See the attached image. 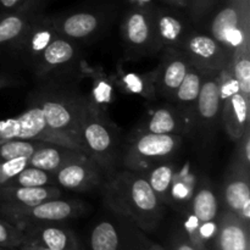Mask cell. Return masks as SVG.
Here are the masks:
<instances>
[{"label": "cell", "mask_w": 250, "mask_h": 250, "mask_svg": "<svg viewBox=\"0 0 250 250\" xmlns=\"http://www.w3.org/2000/svg\"><path fill=\"white\" fill-rule=\"evenodd\" d=\"M192 211L200 225L214 221L219 212V202L214 190L208 187L199 188L193 197Z\"/></svg>", "instance_id": "4316f807"}, {"label": "cell", "mask_w": 250, "mask_h": 250, "mask_svg": "<svg viewBox=\"0 0 250 250\" xmlns=\"http://www.w3.org/2000/svg\"><path fill=\"white\" fill-rule=\"evenodd\" d=\"M82 205L78 202L60 200L59 198L49 199L28 208L0 210V216L23 229L28 224L36 222H59L65 221L80 214Z\"/></svg>", "instance_id": "52a82bcc"}, {"label": "cell", "mask_w": 250, "mask_h": 250, "mask_svg": "<svg viewBox=\"0 0 250 250\" xmlns=\"http://www.w3.org/2000/svg\"><path fill=\"white\" fill-rule=\"evenodd\" d=\"M39 106L42 107L46 126L51 131L73 141L83 150L80 139V129L88 105L80 104L70 99L46 98Z\"/></svg>", "instance_id": "5b68a950"}, {"label": "cell", "mask_w": 250, "mask_h": 250, "mask_svg": "<svg viewBox=\"0 0 250 250\" xmlns=\"http://www.w3.org/2000/svg\"><path fill=\"white\" fill-rule=\"evenodd\" d=\"M189 66L185 54L176 49H170L155 75H153L155 94L159 93L168 99H175L176 90L182 83Z\"/></svg>", "instance_id": "8fae6325"}, {"label": "cell", "mask_w": 250, "mask_h": 250, "mask_svg": "<svg viewBox=\"0 0 250 250\" xmlns=\"http://www.w3.org/2000/svg\"><path fill=\"white\" fill-rule=\"evenodd\" d=\"M55 24L45 19H36L32 21L31 27L22 41L17 53H23L31 61H38L42 51L45 46L56 38Z\"/></svg>", "instance_id": "ac0fdd59"}, {"label": "cell", "mask_w": 250, "mask_h": 250, "mask_svg": "<svg viewBox=\"0 0 250 250\" xmlns=\"http://www.w3.org/2000/svg\"><path fill=\"white\" fill-rule=\"evenodd\" d=\"M216 229H217V226L214 221L205 222V224H202L199 226L198 233H199L200 239H209L214 236Z\"/></svg>", "instance_id": "8d00e7d4"}, {"label": "cell", "mask_w": 250, "mask_h": 250, "mask_svg": "<svg viewBox=\"0 0 250 250\" xmlns=\"http://www.w3.org/2000/svg\"><path fill=\"white\" fill-rule=\"evenodd\" d=\"M250 42L247 41L234 50L231 63L233 66V78L238 92L250 100Z\"/></svg>", "instance_id": "d4e9b609"}, {"label": "cell", "mask_w": 250, "mask_h": 250, "mask_svg": "<svg viewBox=\"0 0 250 250\" xmlns=\"http://www.w3.org/2000/svg\"><path fill=\"white\" fill-rule=\"evenodd\" d=\"M105 202L117 214L129 217L141 227L149 229L160 217V200L146 176L137 171H120L105 186Z\"/></svg>", "instance_id": "6da1fadb"}, {"label": "cell", "mask_w": 250, "mask_h": 250, "mask_svg": "<svg viewBox=\"0 0 250 250\" xmlns=\"http://www.w3.org/2000/svg\"><path fill=\"white\" fill-rule=\"evenodd\" d=\"M224 200L229 211H232L248 224L250 219V188L247 168L239 166L236 172L229 176L224 187Z\"/></svg>", "instance_id": "2e32d148"}, {"label": "cell", "mask_w": 250, "mask_h": 250, "mask_svg": "<svg viewBox=\"0 0 250 250\" xmlns=\"http://www.w3.org/2000/svg\"><path fill=\"white\" fill-rule=\"evenodd\" d=\"M29 158H17L0 163V187L6 185L17 173L28 166Z\"/></svg>", "instance_id": "836d02e7"}, {"label": "cell", "mask_w": 250, "mask_h": 250, "mask_svg": "<svg viewBox=\"0 0 250 250\" xmlns=\"http://www.w3.org/2000/svg\"><path fill=\"white\" fill-rule=\"evenodd\" d=\"M222 102L221 119L227 133L233 141H239L244 136L248 126L249 100L238 92L236 81L232 77L221 84Z\"/></svg>", "instance_id": "30bf717a"}, {"label": "cell", "mask_w": 250, "mask_h": 250, "mask_svg": "<svg viewBox=\"0 0 250 250\" xmlns=\"http://www.w3.org/2000/svg\"><path fill=\"white\" fill-rule=\"evenodd\" d=\"M33 10L34 7L7 11L0 16V54L17 53L34 20Z\"/></svg>", "instance_id": "4fadbf2b"}, {"label": "cell", "mask_w": 250, "mask_h": 250, "mask_svg": "<svg viewBox=\"0 0 250 250\" xmlns=\"http://www.w3.org/2000/svg\"><path fill=\"white\" fill-rule=\"evenodd\" d=\"M46 142L29 139H11L0 143V163L17 158H29Z\"/></svg>", "instance_id": "f546056e"}, {"label": "cell", "mask_w": 250, "mask_h": 250, "mask_svg": "<svg viewBox=\"0 0 250 250\" xmlns=\"http://www.w3.org/2000/svg\"><path fill=\"white\" fill-rule=\"evenodd\" d=\"M0 250H7V249H5V248H0Z\"/></svg>", "instance_id": "7bdbcfd3"}, {"label": "cell", "mask_w": 250, "mask_h": 250, "mask_svg": "<svg viewBox=\"0 0 250 250\" xmlns=\"http://www.w3.org/2000/svg\"><path fill=\"white\" fill-rule=\"evenodd\" d=\"M182 143L180 134H155L144 132L129 146L127 160L133 167L144 163L164 160L172 155Z\"/></svg>", "instance_id": "9c48e42d"}, {"label": "cell", "mask_w": 250, "mask_h": 250, "mask_svg": "<svg viewBox=\"0 0 250 250\" xmlns=\"http://www.w3.org/2000/svg\"><path fill=\"white\" fill-rule=\"evenodd\" d=\"M99 180V168L90 158L70 163L54 172L55 186L71 190H87L98 185Z\"/></svg>", "instance_id": "7c38bea8"}, {"label": "cell", "mask_w": 250, "mask_h": 250, "mask_svg": "<svg viewBox=\"0 0 250 250\" xmlns=\"http://www.w3.org/2000/svg\"><path fill=\"white\" fill-rule=\"evenodd\" d=\"M133 1H136V2H139V4H144V2H148L149 0H133Z\"/></svg>", "instance_id": "b9f144b4"}, {"label": "cell", "mask_w": 250, "mask_h": 250, "mask_svg": "<svg viewBox=\"0 0 250 250\" xmlns=\"http://www.w3.org/2000/svg\"><path fill=\"white\" fill-rule=\"evenodd\" d=\"M183 122L180 115L168 107L155 110L146 124V132L155 134H181Z\"/></svg>", "instance_id": "484cf974"}, {"label": "cell", "mask_w": 250, "mask_h": 250, "mask_svg": "<svg viewBox=\"0 0 250 250\" xmlns=\"http://www.w3.org/2000/svg\"><path fill=\"white\" fill-rule=\"evenodd\" d=\"M122 37L129 49L136 51L160 48L153 12L146 7L131 10L122 22Z\"/></svg>", "instance_id": "ba28073f"}, {"label": "cell", "mask_w": 250, "mask_h": 250, "mask_svg": "<svg viewBox=\"0 0 250 250\" xmlns=\"http://www.w3.org/2000/svg\"><path fill=\"white\" fill-rule=\"evenodd\" d=\"M154 15L155 31L160 46L177 48L188 36L182 19L166 11H158Z\"/></svg>", "instance_id": "ffe728a7"}, {"label": "cell", "mask_w": 250, "mask_h": 250, "mask_svg": "<svg viewBox=\"0 0 250 250\" xmlns=\"http://www.w3.org/2000/svg\"><path fill=\"white\" fill-rule=\"evenodd\" d=\"M243 220L232 211L224 214L217 232L220 250H249L248 229Z\"/></svg>", "instance_id": "d6986e66"}, {"label": "cell", "mask_w": 250, "mask_h": 250, "mask_svg": "<svg viewBox=\"0 0 250 250\" xmlns=\"http://www.w3.org/2000/svg\"><path fill=\"white\" fill-rule=\"evenodd\" d=\"M204 73L200 72L197 67L190 65L183 78L182 83L177 88L175 94V99L183 109L194 112L195 103L202 88L203 77Z\"/></svg>", "instance_id": "cb8c5ba5"}, {"label": "cell", "mask_w": 250, "mask_h": 250, "mask_svg": "<svg viewBox=\"0 0 250 250\" xmlns=\"http://www.w3.org/2000/svg\"><path fill=\"white\" fill-rule=\"evenodd\" d=\"M80 139L84 153L97 164L104 165L114 155L116 148L114 128L111 125L105 124L90 105H88L81 124Z\"/></svg>", "instance_id": "8992f818"}, {"label": "cell", "mask_w": 250, "mask_h": 250, "mask_svg": "<svg viewBox=\"0 0 250 250\" xmlns=\"http://www.w3.org/2000/svg\"><path fill=\"white\" fill-rule=\"evenodd\" d=\"M178 49L202 73L220 72L231 63L232 55L211 36L188 33Z\"/></svg>", "instance_id": "277c9868"}, {"label": "cell", "mask_w": 250, "mask_h": 250, "mask_svg": "<svg viewBox=\"0 0 250 250\" xmlns=\"http://www.w3.org/2000/svg\"><path fill=\"white\" fill-rule=\"evenodd\" d=\"M37 0H0V7L7 11L32 9L36 6Z\"/></svg>", "instance_id": "e575fe53"}, {"label": "cell", "mask_w": 250, "mask_h": 250, "mask_svg": "<svg viewBox=\"0 0 250 250\" xmlns=\"http://www.w3.org/2000/svg\"><path fill=\"white\" fill-rule=\"evenodd\" d=\"M166 1H168L170 4H173V5H186L187 4V0H166Z\"/></svg>", "instance_id": "ab89813d"}, {"label": "cell", "mask_w": 250, "mask_h": 250, "mask_svg": "<svg viewBox=\"0 0 250 250\" xmlns=\"http://www.w3.org/2000/svg\"><path fill=\"white\" fill-rule=\"evenodd\" d=\"M99 26L100 19L97 14L82 11L75 12L61 19L55 24V28L61 34L71 39H83L94 33Z\"/></svg>", "instance_id": "44dd1931"}, {"label": "cell", "mask_w": 250, "mask_h": 250, "mask_svg": "<svg viewBox=\"0 0 250 250\" xmlns=\"http://www.w3.org/2000/svg\"><path fill=\"white\" fill-rule=\"evenodd\" d=\"M149 250H164L160 246H153Z\"/></svg>", "instance_id": "60d3db41"}, {"label": "cell", "mask_w": 250, "mask_h": 250, "mask_svg": "<svg viewBox=\"0 0 250 250\" xmlns=\"http://www.w3.org/2000/svg\"><path fill=\"white\" fill-rule=\"evenodd\" d=\"M61 195L58 186H42V187H16L1 186L0 187V210L28 208L49 199H55Z\"/></svg>", "instance_id": "9a60e30c"}, {"label": "cell", "mask_w": 250, "mask_h": 250, "mask_svg": "<svg viewBox=\"0 0 250 250\" xmlns=\"http://www.w3.org/2000/svg\"><path fill=\"white\" fill-rule=\"evenodd\" d=\"M119 246V232L112 222L102 221L93 229L90 233L92 250H117Z\"/></svg>", "instance_id": "f1b7e54d"}, {"label": "cell", "mask_w": 250, "mask_h": 250, "mask_svg": "<svg viewBox=\"0 0 250 250\" xmlns=\"http://www.w3.org/2000/svg\"><path fill=\"white\" fill-rule=\"evenodd\" d=\"M15 84H19L17 78L14 76L7 75V73H0V89H4L7 87H15Z\"/></svg>", "instance_id": "74e56055"}, {"label": "cell", "mask_w": 250, "mask_h": 250, "mask_svg": "<svg viewBox=\"0 0 250 250\" xmlns=\"http://www.w3.org/2000/svg\"><path fill=\"white\" fill-rule=\"evenodd\" d=\"M210 36L232 56L249 41V0H227L210 24Z\"/></svg>", "instance_id": "7a4b0ae2"}, {"label": "cell", "mask_w": 250, "mask_h": 250, "mask_svg": "<svg viewBox=\"0 0 250 250\" xmlns=\"http://www.w3.org/2000/svg\"><path fill=\"white\" fill-rule=\"evenodd\" d=\"M23 231L27 238L50 250H77L76 238L67 229L55 226H39L29 231Z\"/></svg>", "instance_id": "7402d4cb"}, {"label": "cell", "mask_w": 250, "mask_h": 250, "mask_svg": "<svg viewBox=\"0 0 250 250\" xmlns=\"http://www.w3.org/2000/svg\"><path fill=\"white\" fill-rule=\"evenodd\" d=\"M217 0H192V11L195 17H200L216 2Z\"/></svg>", "instance_id": "d590c367"}, {"label": "cell", "mask_w": 250, "mask_h": 250, "mask_svg": "<svg viewBox=\"0 0 250 250\" xmlns=\"http://www.w3.org/2000/svg\"><path fill=\"white\" fill-rule=\"evenodd\" d=\"M88 158L89 156L87 154L77 149L61 146V144L45 143L36 153L29 156L28 166H33L46 172L54 173L67 164L84 160Z\"/></svg>", "instance_id": "e0dca14e"}, {"label": "cell", "mask_w": 250, "mask_h": 250, "mask_svg": "<svg viewBox=\"0 0 250 250\" xmlns=\"http://www.w3.org/2000/svg\"><path fill=\"white\" fill-rule=\"evenodd\" d=\"M120 83L122 84V87L126 88L128 92L133 93V94H139L143 97H154L155 94L153 76L124 72L120 76Z\"/></svg>", "instance_id": "1f68e13d"}, {"label": "cell", "mask_w": 250, "mask_h": 250, "mask_svg": "<svg viewBox=\"0 0 250 250\" xmlns=\"http://www.w3.org/2000/svg\"><path fill=\"white\" fill-rule=\"evenodd\" d=\"M55 185L54 173L46 172L41 168L27 166L14 178L4 186H16V187H42V186Z\"/></svg>", "instance_id": "4dcf8cb0"}, {"label": "cell", "mask_w": 250, "mask_h": 250, "mask_svg": "<svg viewBox=\"0 0 250 250\" xmlns=\"http://www.w3.org/2000/svg\"><path fill=\"white\" fill-rule=\"evenodd\" d=\"M76 56V49L71 42L63 38H54L48 45L45 46L37 61V66H39L41 72H48L59 66L66 65L73 60Z\"/></svg>", "instance_id": "603a6c76"}, {"label": "cell", "mask_w": 250, "mask_h": 250, "mask_svg": "<svg viewBox=\"0 0 250 250\" xmlns=\"http://www.w3.org/2000/svg\"><path fill=\"white\" fill-rule=\"evenodd\" d=\"M217 73H207L203 77L202 88L195 103L194 112L203 126H212L221 114L224 97Z\"/></svg>", "instance_id": "5bb4252c"}, {"label": "cell", "mask_w": 250, "mask_h": 250, "mask_svg": "<svg viewBox=\"0 0 250 250\" xmlns=\"http://www.w3.org/2000/svg\"><path fill=\"white\" fill-rule=\"evenodd\" d=\"M11 139L42 141L46 143L61 144L83 151L75 142L51 131L46 126L41 106L31 107L14 119L0 120V143Z\"/></svg>", "instance_id": "3957f363"}, {"label": "cell", "mask_w": 250, "mask_h": 250, "mask_svg": "<svg viewBox=\"0 0 250 250\" xmlns=\"http://www.w3.org/2000/svg\"><path fill=\"white\" fill-rule=\"evenodd\" d=\"M176 250H197V249L194 248V246H190V244L188 243H181Z\"/></svg>", "instance_id": "f35d334b"}, {"label": "cell", "mask_w": 250, "mask_h": 250, "mask_svg": "<svg viewBox=\"0 0 250 250\" xmlns=\"http://www.w3.org/2000/svg\"><path fill=\"white\" fill-rule=\"evenodd\" d=\"M175 170L173 166L164 164L154 167L146 176L151 189L160 202H170L172 199V186Z\"/></svg>", "instance_id": "83f0119b"}, {"label": "cell", "mask_w": 250, "mask_h": 250, "mask_svg": "<svg viewBox=\"0 0 250 250\" xmlns=\"http://www.w3.org/2000/svg\"><path fill=\"white\" fill-rule=\"evenodd\" d=\"M26 233L22 229L0 217V248L19 250L24 242Z\"/></svg>", "instance_id": "d6a6232c"}]
</instances>
